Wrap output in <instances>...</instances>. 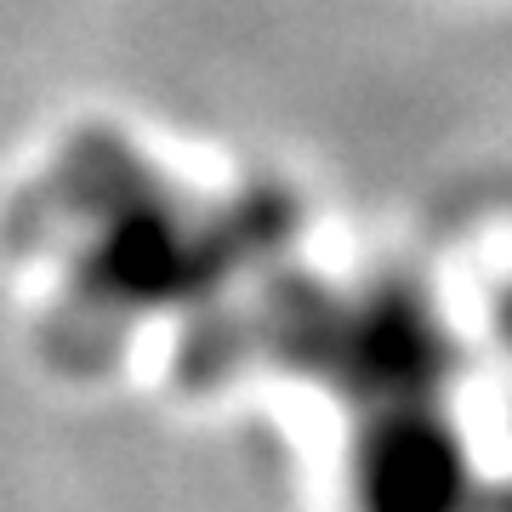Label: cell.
<instances>
[{
    "label": "cell",
    "instance_id": "cell-1",
    "mask_svg": "<svg viewBox=\"0 0 512 512\" xmlns=\"http://www.w3.org/2000/svg\"><path fill=\"white\" fill-rule=\"evenodd\" d=\"M359 507L365 512H461L467 461L456 433L427 410L387 416L359 450Z\"/></svg>",
    "mask_w": 512,
    "mask_h": 512
},
{
    "label": "cell",
    "instance_id": "cell-2",
    "mask_svg": "<svg viewBox=\"0 0 512 512\" xmlns=\"http://www.w3.org/2000/svg\"><path fill=\"white\" fill-rule=\"evenodd\" d=\"M507 512H512V507H507Z\"/></svg>",
    "mask_w": 512,
    "mask_h": 512
}]
</instances>
